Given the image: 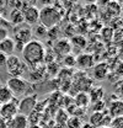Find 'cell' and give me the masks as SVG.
<instances>
[{
	"mask_svg": "<svg viewBox=\"0 0 123 128\" xmlns=\"http://www.w3.org/2000/svg\"><path fill=\"white\" fill-rule=\"evenodd\" d=\"M46 52V46L38 41L32 40L22 49V62L26 64L28 68L37 66L40 64H43V57Z\"/></svg>",
	"mask_w": 123,
	"mask_h": 128,
	"instance_id": "1",
	"label": "cell"
},
{
	"mask_svg": "<svg viewBox=\"0 0 123 128\" xmlns=\"http://www.w3.org/2000/svg\"><path fill=\"white\" fill-rule=\"evenodd\" d=\"M62 18H63V15L53 5L43 6L40 10V20H38V22L42 26H44L46 28H52V27L58 26L60 24Z\"/></svg>",
	"mask_w": 123,
	"mask_h": 128,
	"instance_id": "2",
	"label": "cell"
},
{
	"mask_svg": "<svg viewBox=\"0 0 123 128\" xmlns=\"http://www.w3.org/2000/svg\"><path fill=\"white\" fill-rule=\"evenodd\" d=\"M5 68H6V72L11 75L10 78H22V74L26 72L27 65L17 56L11 54V56H8V58H6Z\"/></svg>",
	"mask_w": 123,
	"mask_h": 128,
	"instance_id": "3",
	"label": "cell"
},
{
	"mask_svg": "<svg viewBox=\"0 0 123 128\" xmlns=\"http://www.w3.org/2000/svg\"><path fill=\"white\" fill-rule=\"evenodd\" d=\"M12 40L16 44H27L30 41H32V37H33V33H32V27L28 26L27 24H21L18 26L14 27V31H12Z\"/></svg>",
	"mask_w": 123,
	"mask_h": 128,
	"instance_id": "4",
	"label": "cell"
},
{
	"mask_svg": "<svg viewBox=\"0 0 123 128\" xmlns=\"http://www.w3.org/2000/svg\"><path fill=\"white\" fill-rule=\"evenodd\" d=\"M9 90L11 91L12 96H22L26 94L27 89H28V81L24 78H10L8 79L6 84H5Z\"/></svg>",
	"mask_w": 123,
	"mask_h": 128,
	"instance_id": "5",
	"label": "cell"
},
{
	"mask_svg": "<svg viewBox=\"0 0 123 128\" xmlns=\"http://www.w3.org/2000/svg\"><path fill=\"white\" fill-rule=\"evenodd\" d=\"M52 50L56 56V58H64L65 56L70 54L72 53V44H70V41L69 38H58L54 43H53V47Z\"/></svg>",
	"mask_w": 123,
	"mask_h": 128,
	"instance_id": "6",
	"label": "cell"
},
{
	"mask_svg": "<svg viewBox=\"0 0 123 128\" xmlns=\"http://www.w3.org/2000/svg\"><path fill=\"white\" fill-rule=\"evenodd\" d=\"M17 113H18V100H15V97L10 102L1 105L0 117L4 118L6 122H9L11 118H14Z\"/></svg>",
	"mask_w": 123,
	"mask_h": 128,
	"instance_id": "7",
	"label": "cell"
},
{
	"mask_svg": "<svg viewBox=\"0 0 123 128\" xmlns=\"http://www.w3.org/2000/svg\"><path fill=\"white\" fill-rule=\"evenodd\" d=\"M22 16H24V22L27 24L28 26H33L38 24L40 20V9L36 5H31L28 2V5L21 11Z\"/></svg>",
	"mask_w": 123,
	"mask_h": 128,
	"instance_id": "8",
	"label": "cell"
},
{
	"mask_svg": "<svg viewBox=\"0 0 123 128\" xmlns=\"http://www.w3.org/2000/svg\"><path fill=\"white\" fill-rule=\"evenodd\" d=\"M36 105H37V95L26 96L18 101V113L28 116L36 108Z\"/></svg>",
	"mask_w": 123,
	"mask_h": 128,
	"instance_id": "9",
	"label": "cell"
},
{
	"mask_svg": "<svg viewBox=\"0 0 123 128\" xmlns=\"http://www.w3.org/2000/svg\"><path fill=\"white\" fill-rule=\"evenodd\" d=\"M110 74V65L106 62H101V63L95 64L92 66V75L95 80H105Z\"/></svg>",
	"mask_w": 123,
	"mask_h": 128,
	"instance_id": "10",
	"label": "cell"
},
{
	"mask_svg": "<svg viewBox=\"0 0 123 128\" xmlns=\"http://www.w3.org/2000/svg\"><path fill=\"white\" fill-rule=\"evenodd\" d=\"M95 65L94 63V56L90 53H82L76 57V66L80 70H86L90 69Z\"/></svg>",
	"mask_w": 123,
	"mask_h": 128,
	"instance_id": "11",
	"label": "cell"
},
{
	"mask_svg": "<svg viewBox=\"0 0 123 128\" xmlns=\"http://www.w3.org/2000/svg\"><path fill=\"white\" fill-rule=\"evenodd\" d=\"M107 113L110 114L111 118H114V117H118V116H123V100L114 98L108 105Z\"/></svg>",
	"mask_w": 123,
	"mask_h": 128,
	"instance_id": "12",
	"label": "cell"
},
{
	"mask_svg": "<svg viewBox=\"0 0 123 128\" xmlns=\"http://www.w3.org/2000/svg\"><path fill=\"white\" fill-rule=\"evenodd\" d=\"M8 128H28L27 116L17 113L14 118H11L8 122Z\"/></svg>",
	"mask_w": 123,
	"mask_h": 128,
	"instance_id": "13",
	"label": "cell"
},
{
	"mask_svg": "<svg viewBox=\"0 0 123 128\" xmlns=\"http://www.w3.org/2000/svg\"><path fill=\"white\" fill-rule=\"evenodd\" d=\"M73 101H74V105L76 106L78 108H81V110H86V107L90 106V98L88 92H78L76 95L73 97Z\"/></svg>",
	"mask_w": 123,
	"mask_h": 128,
	"instance_id": "14",
	"label": "cell"
},
{
	"mask_svg": "<svg viewBox=\"0 0 123 128\" xmlns=\"http://www.w3.org/2000/svg\"><path fill=\"white\" fill-rule=\"evenodd\" d=\"M88 95H89V98H90V104H94V102L104 100L105 90H104L102 86H91L90 90L88 91Z\"/></svg>",
	"mask_w": 123,
	"mask_h": 128,
	"instance_id": "15",
	"label": "cell"
},
{
	"mask_svg": "<svg viewBox=\"0 0 123 128\" xmlns=\"http://www.w3.org/2000/svg\"><path fill=\"white\" fill-rule=\"evenodd\" d=\"M14 50H15V42L11 37H8L0 42V53H2L8 57V56H11L14 53Z\"/></svg>",
	"mask_w": 123,
	"mask_h": 128,
	"instance_id": "16",
	"label": "cell"
},
{
	"mask_svg": "<svg viewBox=\"0 0 123 128\" xmlns=\"http://www.w3.org/2000/svg\"><path fill=\"white\" fill-rule=\"evenodd\" d=\"M30 78L31 81H38L43 78V75L46 74V66L44 64H40L37 66L30 68Z\"/></svg>",
	"mask_w": 123,
	"mask_h": 128,
	"instance_id": "17",
	"label": "cell"
},
{
	"mask_svg": "<svg viewBox=\"0 0 123 128\" xmlns=\"http://www.w3.org/2000/svg\"><path fill=\"white\" fill-rule=\"evenodd\" d=\"M107 111L104 112H92L90 114V124H92L95 128L102 127L104 126V120H105V114Z\"/></svg>",
	"mask_w": 123,
	"mask_h": 128,
	"instance_id": "18",
	"label": "cell"
},
{
	"mask_svg": "<svg viewBox=\"0 0 123 128\" xmlns=\"http://www.w3.org/2000/svg\"><path fill=\"white\" fill-rule=\"evenodd\" d=\"M69 41H70L72 47H75L78 49H84V48H86V46H88L86 38L84 36H80V34H74Z\"/></svg>",
	"mask_w": 123,
	"mask_h": 128,
	"instance_id": "19",
	"label": "cell"
},
{
	"mask_svg": "<svg viewBox=\"0 0 123 128\" xmlns=\"http://www.w3.org/2000/svg\"><path fill=\"white\" fill-rule=\"evenodd\" d=\"M9 22L15 27V26H18L21 24H24V16H22V12L20 10H16V9H12L11 12H10V16H9Z\"/></svg>",
	"mask_w": 123,
	"mask_h": 128,
	"instance_id": "20",
	"label": "cell"
},
{
	"mask_svg": "<svg viewBox=\"0 0 123 128\" xmlns=\"http://www.w3.org/2000/svg\"><path fill=\"white\" fill-rule=\"evenodd\" d=\"M14 98V96L11 94V91L9 90V88L6 85H1L0 84V104H8Z\"/></svg>",
	"mask_w": 123,
	"mask_h": 128,
	"instance_id": "21",
	"label": "cell"
},
{
	"mask_svg": "<svg viewBox=\"0 0 123 128\" xmlns=\"http://www.w3.org/2000/svg\"><path fill=\"white\" fill-rule=\"evenodd\" d=\"M62 63L65 66V69H73L74 66H76V57L70 53L64 58H62Z\"/></svg>",
	"mask_w": 123,
	"mask_h": 128,
	"instance_id": "22",
	"label": "cell"
},
{
	"mask_svg": "<svg viewBox=\"0 0 123 128\" xmlns=\"http://www.w3.org/2000/svg\"><path fill=\"white\" fill-rule=\"evenodd\" d=\"M47 30L44 26H42L41 24H37L36 25V27L34 28H32V33H33V36H36L38 40H44L47 37Z\"/></svg>",
	"mask_w": 123,
	"mask_h": 128,
	"instance_id": "23",
	"label": "cell"
},
{
	"mask_svg": "<svg viewBox=\"0 0 123 128\" xmlns=\"http://www.w3.org/2000/svg\"><path fill=\"white\" fill-rule=\"evenodd\" d=\"M44 66H46V73L49 74V75H52V76L58 75L59 72H60V66H59V64L57 62H52L49 64H46Z\"/></svg>",
	"mask_w": 123,
	"mask_h": 128,
	"instance_id": "24",
	"label": "cell"
},
{
	"mask_svg": "<svg viewBox=\"0 0 123 128\" xmlns=\"http://www.w3.org/2000/svg\"><path fill=\"white\" fill-rule=\"evenodd\" d=\"M82 123H81V120L80 117H74V116H70L65 123L64 128H81Z\"/></svg>",
	"mask_w": 123,
	"mask_h": 128,
	"instance_id": "25",
	"label": "cell"
},
{
	"mask_svg": "<svg viewBox=\"0 0 123 128\" xmlns=\"http://www.w3.org/2000/svg\"><path fill=\"white\" fill-rule=\"evenodd\" d=\"M68 118H69V114L66 113V111H64V110H59L58 113H57V116H56V122L59 124L60 123V126H65V123H66V121H68Z\"/></svg>",
	"mask_w": 123,
	"mask_h": 128,
	"instance_id": "26",
	"label": "cell"
},
{
	"mask_svg": "<svg viewBox=\"0 0 123 128\" xmlns=\"http://www.w3.org/2000/svg\"><path fill=\"white\" fill-rule=\"evenodd\" d=\"M47 37H48V40H52V41L56 42L59 38V30H58V27L56 26V27L48 28L47 30Z\"/></svg>",
	"mask_w": 123,
	"mask_h": 128,
	"instance_id": "27",
	"label": "cell"
},
{
	"mask_svg": "<svg viewBox=\"0 0 123 128\" xmlns=\"http://www.w3.org/2000/svg\"><path fill=\"white\" fill-rule=\"evenodd\" d=\"M91 106H92L94 112H104L105 108H106V102H105V100H101V101H97V102L91 104Z\"/></svg>",
	"mask_w": 123,
	"mask_h": 128,
	"instance_id": "28",
	"label": "cell"
},
{
	"mask_svg": "<svg viewBox=\"0 0 123 128\" xmlns=\"http://www.w3.org/2000/svg\"><path fill=\"white\" fill-rule=\"evenodd\" d=\"M111 128H123V116H118L111 120Z\"/></svg>",
	"mask_w": 123,
	"mask_h": 128,
	"instance_id": "29",
	"label": "cell"
},
{
	"mask_svg": "<svg viewBox=\"0 0 123 128\" xmlns=\"http://www.w3.org/2000/svg\"><path fill=\"white\" fill-rule=\"evenodd\" d=\"M8 37H9V31H8V28L0 26V42L4 41V40L8 38Z\"/></svg>",
	"mask_w": 123,
	"mask_h": 128,
	"instance_id": "30",
	"label": "cell"
},
{
	"mask_svg": "<svg viewBox=\"0 0 123 128\" xmlns=\"http://www.w3.org/2000/svg\"><path fill=\"white\" fill-rule=\"evenodd\" d=\"M117 90H118V92H120V95L123 97V79L122 80H120L118 82H117Z\"/></svg>",
	"mask_w": 123,
	"mask_h": 128,
	"instance_id": "31",
	"label": "cell"
},
{
	"mask_svg": "<svg viewBox=\"0 0 123 128\" xmlns=\"http://www.w3.org/2000/svg\"><path fill=\"white\" fill-rule=\"evenodd\" d=\"M6 56L5 54H2V53H0V68L1 66H5V64H6Z\"/></svg>",
	"mask_w": 123,
	"mask_h": 128,
	"instance_id": "32",
	"label": "cell"
},
{
	"mask_svg": "<svg viewBox=\"0 0 123 128\" xmlns=\"http://www.w3.org/2000/svg\"><path fill=\"white\" fill-rule=\"evenodd\" d=\"M0 128H8V122L0 117Z\"/></svg>",
	"mask_w": 123,
	"mask_h": 128,
	"instance_id": "33",
	"label": "cell"
},
{
	"mask_svg": "<svg viewBox=\"0 0 123 128\" xmlns=\"http://www.w3.org/2000/svg\"><path fill=\"white\" fill-rule=\"evenodd\" d=\"M81 128H95L92 124H90L89 122H86V123H82V126H81Z\"/></svg>",
	"mask_w": 123,
	"mask_h": 128,
	"instance_id": "34",
	"label": "cell"
},
{
	"mask_svg": "<svg viewBox=\"0 0 123 128\" xmlns=\"http://www.w3.org/2000/svg\"><path fill=\"white\" fill-rule=\"evenodd\" d=\"M98 128H111V127H98Z\"/></svg>",
	"mask_w": 123,
	"mask_h": 128,
	"instance_id": "35",
	"label": "cell"
},
{
	"mask_svg": "<svg viewBox=\"0 0 123 128\" xmlns=\"http://www.w3.org/2000/svg\"><path fill=\"white\" fill-rule=\"evenodd\" d=\"M0 108H1V104H0Z\"/></svg>",
	"mask_w": 123,
	"mask_h": 128,
	"instance_id": "36",
	"label": "cell"
}]
</instances>
